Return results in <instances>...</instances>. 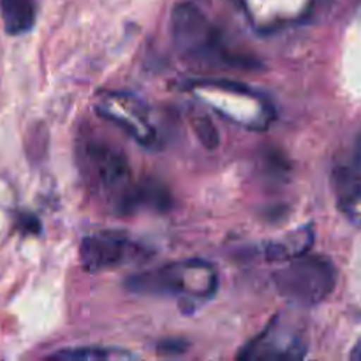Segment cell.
<instances>
[{
	"label": "cell",
	"instance_id": "obj_11",
	"mask_svg": "<svg viewBox=\"0 0 361 361\" xmlns=\"http://www.w3.org/2000/svg\"><path fill=\"white\" fill-rule=\"evenodd\" d=\"M0 14L7 34L21 35L34 27L37 6L35 0H0Z\"/></svg>",
	"mask_w": 361,
	"mask_h": 361
},
{
	"label": "cell",
	"instance_id": "obj_1",
	"mask_svg": "<svg viewBox=\"0 0 361 361\" xmlns=\"http://www.w3.org/2000/svg\"><path fill=\"white\" fill-rule=\"evenodd\" d=\"M80 164L90 189L118 215L141 208V183L134 182L127 157L113 145L87 140L80 148Z\"/></svg>",
	"mask_w": 361,
	"mask_h": 361
},
{
	"label": "cell",
	"instance_id": "obj_9",
	"mask_svg": "<svg viewBox=\"0 0 361 361\" xmlns=\"http://www.w3.org/2000/svg\"><path fill=\"white\" fill-rule=\"evenodd\" d=\"M334 187L337 204L342 214L361 226V175L353 168H338L334 173Z\"/></svg>",
	"mask_w": 361,
	"mask_h": 361
},
{
	"label": "cell",
	"instance_id": "obj_3",
	"mask_svg": "<svg viewBox=\"0 0 361 361\" xmlns=\"http://www.w3.org/2000/svg\"><path fill=\"white\" fill-rule=\"evenodd\" d=\"M171 35L183 59L204 66L238 63L226 46L219 28L190 2L176 4L171 13Z\"/></svg>",
	"mask_w": 361,
	"mask_h": 361
},
{
	"label": "cell",
	"instance_id": "obj_12",
	"mask_svg": "<svg viewBox=\"0 0 361 361\" xmlns=\"http://www.w3.org/2000/svg\"><path fill=\"white\" fill-rule=\"evenodd\" d=\"M51 358L62 361H123L134 360L136 356L116 348H78L63 349V351L55 353Z\"/></svg>",
	"mask_w": 361,
	"mask_h": 361
},
{
	"label": "cell",
	"instance_id": "obj_13",
	"mask_svg": "<svg viewBox=\"0 0 361 361\" xmlns=\"http://www.w3.org/2000/svg\"><path fill=\"white\" fill-rule=\"evenodd\" d=\"M194 129H196L197 136H200L201 143L207 148H215L219 145V134L215 130V127L212 126L210 120L204 118V116H197L194 118Z\"/></svg>",
	"mask_w": 361,
	"mask_h": 361
},
{
	"label": "cell",
	"instance_id": "obj_5",
	"mask_svg": "<svg viewBox=\"0 0 361 361\" xmlns=\"http://www.w3.org/2000/svg\"><path fill=\"white\" fill-rule=\"evenodd\" d=\"M192 92L204 104L235 123L252 130L268 129L274 120V108L267 99L243 85L229 81H197Z\"/></svg>",
	"mask_w": 361,
	"mask_h": 361
},
{
	"label": "cell",
	"instance_id": "obj_4",
	"mask_svg": "<svg viewBox=\"0 0 361 361\" xmlns=\"http://www.w3.org/2000/svg\"><path fill=\"white\" fill-rule=\"evenodd\" d=\"M277 291L296 305L312 307L324 302L337 286V270L323 256H303L286 261L274 274Z\"/></svg>",
	"mask_w": 361,
	"mask_h": 361
},
{
	"label": "cell",
	"instance_id": "obj_7",
	"mask_svg": "<svg viewBox=\"0 0 361 361\" xmlns=\"http://www.w3.org/2000/svg\"><path fill=\"white\" fill-rule=\"evenodd\" d=\"M147 257V249L122 233L102 231L81 240V267L90 274L116 270Z\"/></svg>",
	"mask_w": 361,
	"mask_h": 361
},
{
	"label": "cell",
	"instance_id": "obj_10",
	"mask_svg": "<svg viewBox=\"0 0 361 361\" xmlns=\"http://www.w3.org/2000/svg\"><path fill=\"white\" fill-rule=\"evenodd\" d=\"M314 242V231L310 226L300 228L296 231L288 233L282 238L275 240V242L268 243L267 245V257L271 261H281L286 263L289 259L303 256L307 250L310 249Z\"/></svg>",
	"mask_w": 361,
	"mask_h": 361
},
{
	"label": "cell",
	"instance_id": "obj_8",
	"mask_svg": "<svg viewBox=\"0 0 361 361\" xmlns=\"http://www.w3.org/2000/svg\"><path fill=\"white\" fill-rule=\"evenodd\" d=\"M307 355V342L295 326L275 319L238 355L240 360L288 361L302 360Z\"/></svg>",
	"mask_w": 361,
	"mask_h": 361
},
{
	"label": "cell",
	"instance_id": "obj_14",
	"mask_svg": "<svg viewBox=\"0 0 361 361\" xmlns=\"http://www.w3.org/2000/svg\"><path fill=\"white\" fill-rule=\"evenodd\" d=\"M351 356H353V358H355V360H361V338H360L358 344H356L355 351H353Z\"/></svg>",
	"mask_w": 361,
	"mask_h": 361
},
{
	"label": "cell",
	"instance_id": "obj_2",
	"mask_svg": "<svg viewBox=\"0 0 361 361\" xmlns=\"http://www.w3.org/2000/svg\"><path fill=\"white\" fill-rule=\"evenodd\" d=\"M219 286L217 271L207 261H180L166 267L136 275L129 288L141 295L171 296L182 307L196 310L197 305L208 302Z\"/></svg>",
	"mask_w": 361,
	"mask_h": 361
},
{
	"label": "cell",
	"instance_id": "obj_6",
	"mask_svg": "<svg viewBox=\"0 0 361 361\" xmlns=\"http://www.w3.org/2000/svg\"><path fill=\"white\" fill-rule=\"evenodd\" d=\"M95 111L99 116L115 123L141 147H157L159 133L150 108L136 95L127 92H104L97 97Z\"/></svg>",
	"mask_w": 361,
	"mask_h": 361
}]
</instances>
